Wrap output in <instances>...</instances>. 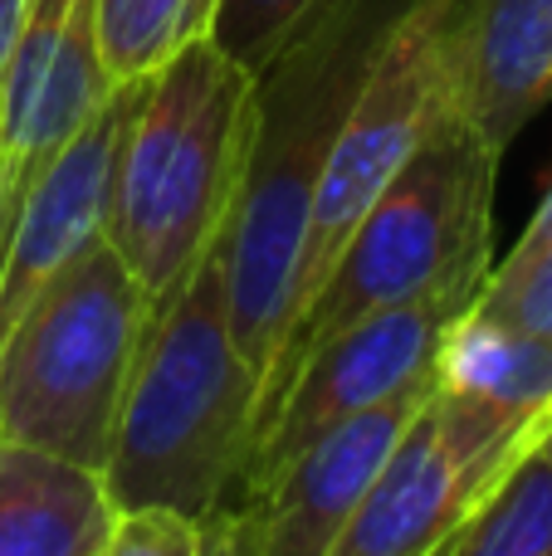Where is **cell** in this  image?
<instances>
[{
	"label": "cell",
	"instance_id": "6da1fadb",
	"mask_svg": "<svg viewBox=\"0 0 552 556\" xmlns=\"http://www.w3.org/2000/svg\"><path fill=\"white\" fill-rule=\"evenodd\" d=\"M260 420V371L235 346L215 240L152 303L127 371L103 489L117 513H181L211 522L235 508Z\"/></svg>",
	"mask_w": 552,
	"mask_h": 556
},
{
	"label": "cell",
	"instance_id": "7a4b0ae2",
	"mask_svg": "<svg viewBox=\"0 0 552 556\" xmlns=\"http://www.w3.org/2000/svg\"><path fill=\"white\" fill-rule=\"evenodd\" d=\"M494 172L499 152L450 98V108L430 123L406 166L367 205L313 298L293 313L260 381V420L284 381L303 366V356L367 313L421 303V298L475 303L494 254Z\"/></svg>",
	"mask_w": 552,
	"mask_h": 556
},
{
	"label": "cell",
	"instance_id": "3957f363",
	"mask_svg": "<svg viewBox=\"0 0 552 556\" xmlns=\"http://www.w3.org/2000/svg\"><path fill=\"white\" fill-rule=\"evenodd\" d=\"M254 113V74L211 35L142 78L117 147L103 240L152 303L211 250L250 156Z\"/></svg>",
	"mask_w": 552,
	"mask_h": 556
},
{
	"label": "cell",
	"instance_id": "277c9868",
	"mask_svg": "<svg viewBox=\"0 0 552 556\" xmlns=\"http://www.w3.org/2000/svg\"><path fill=\"white\" fill-rule=\"evenodd\" d=\"M152 298L98 240L0 342V440L103 473Z\"/></svg>",
	"mask_w": 552,
	"mask_h": 556
},
{
	"label": "cell",
	"instance_id": "5b68a950",
	"mask_svg": "<svg viewBox=\"0 0 552 556\" xmlns=\"http://www.w3.org/2000/svg\"><path fill=\"white\" fill-rule=\"evenodd\" d=\"M469 307V298H421V303H397L367 313L362 323L342 327L323 346L303 356V366L284 381L274 405L264 410L254 430V450L244 464L235 508L254 503L279 469L299 450H309L318 434L411 386L436 381V352L446 327Z\"/></svg>",
	"mask_w": 552,
	"mask_h": 556
},
{
	"label": "cell",
	"instance_id": "8992f818",
	"mask_svg": "<svg viewBox=\"0 0 552 556\" xmlns=\"http://www.w3.org/2000/svg\"><path fill=\"white\" fill-rule=\"evenodd\" d=\"M113 88L98 54L93 0H35L0 74V260L25 195Z\"/></svg>",
	"mask_w": 552,
	"mask_h": 556
},
{
	"label": "cell",
	"instance_id": "52a82bcc",
	"mask_svg": "<svg viewBox=\"0 0 552 556\" xmlns=\"http://www.w3.org/2000/svg\"><path fill=\"white\" fill-rule=\"evenodd\" d=\"M142 98V78L117 84L108 103L88 117V127L59 152V162L35 181L10 230L5 260H0V342L20 323L29 303L54 283L74 260H84L103 240L108 195H113V166L133 108Z\"/></svg>",
	"mask_w": 552,
	"mask_h": 556
},
{
	"label": "cell",
	"instance_id": "ba28073f",
	"mask_svg": "<svg viewBox=\"0 0 552 556\" xmlns=\"http://www.w3.org/2000/svg\"><path fill=\"white\" fill-rule=\"evenodd\" d=\"M436 381L411 386L352 420L333 425L328 434L299 450L279 469V479L244 508L254 513V556H323L333 547L367 489L377 483L381 464L391 459L406 425L430 401Z\"/></svg>",
	"mask_w": 552,
	"mask_h": 556
},
{
	"label": "cell",
	"instance_id": "9c48e42d",
	"mask_svg": "<svg viewBox=\"0 0 552 556\" xmlns=\"http://www.w3.org/2000/svg\"><path fill=\"white\" fill-rule=\"evenodd\" d=\"M499 473L504 469L460 450L430 391V401L397 440L391 459L381 464L367 498L357 503L348 528L333 538L323 556H430Z\"/></svg>",
	"mask_w": 552,
	"mask_h": 556
},
{
	"label": "cell",
	"instance_id": "30bf717a",
	"mask_svg": "<svg viewBox=\"0 0 552 556\" xmlns=\"http://www.w3.org/2000/svg\"><path fill=\"white\" fill-rule=\"evenodd\" d=\"M450 78L455 108L504 156L552 98V0H465Z\"/></svg>",
	"mask_w": 552,
	"mask_h": 556
},
{
	"label": "cell",
	"instance_id": "8fae6325",
	"mask_svg": "<svg viewBox=\"0 0 552 556\" xmlns=\"http://www.w3.org/2000/svg\"><path fill=\"white\" fill-rule=\"evenodd\" d=\"M113 528L98 469L0 440V556H98Z\"/></svg>",
	"mask_w": 552,
	"mask_h": 556
},
{
	"label": "cell",
	"instance_id": "7c38bea8",
	"mask_svg": "<svg viewBox=\"0 0 552 556\" xmlns=\"http://www.w3.org/2000/svg\"><path fill=\"white\" fill-rule=\"evenodd\" d=\"M446 556H552V425L479 493L450 532Z\"/></svg>",
	"mask_w": 552,
	"mask_h": 556
},
{
	"label": "cell",
	"instance_id": "4fadbf2b",
	"mask_svg": "<svg viewBox=\"0 0 552 556\" xmlns=\"http://www.w3.org/2000/svg\"><path fill=\"white\" fill-rule=\"evenodd\" d=\"M215 5L221 0H93V35L108 78H152L191 39L211 35Z\"/></svg>",
	"mask_w": 552,
	"mask_h": 556
},
{
	"label": "cell",
	"instance_id": "5bb4252c",
	"mask_svg": "<svg viewBox=\"0 0 552 556\" xmlns=\"http://www.w3.org/2000/svg\"><path fill=\"white\" fill-rule=\"evenodd\" d=\"M318 5L323 0H221L211 20V39L260 78L269 59L299 35V25Z\"/></svg>",
	"mask_w": 552,
	"mask_h": 556
},
{
	"label": "cell",
	"instance_id": "9a60e30c",
	"mask_svg": "<svg viewBox=\"0 0 552 556\" xmlns=\"http://www.w3.org/2000/svg\"><path fill=\"white\" fill-rule=\"evenodd\" d=\"M469 307L514 327V332L552 342V250L509 254L499 269L485 274V283H479Z\"/></svg>",
	"mask_w": 552,
	"mask_h": 556
},
{
	"label": "cell",
	"instance_id": "2e32d148",
	"mask_svg": "<svg viewBox=\"0 0 552 556\" xmlns=\"http://www.w3.org/2000/svg\"><path fill=\"white\" fill-rule=\"evenodd\" d=\"M205 522H191L181 513L142 508V513H117L113 538L103 542L98 556H201Z\"/></svg>",
	"mask_w": 552,
	"mask_h": 556
},
{
	"label": "cell",
	"instance_id": "e0dca14e",
	"mask_svg": "<svg viewBox=\"0 0 552 556\" xmlns=\"http://www.w3.org/2000/svg\"><path fill=\"white\" fill-rule=\"evenodd\" d=\"M201 556H254V513L250 508L215 513V518L205 522Z\"/></svg>",
	"mask_w": 552,
	"mask_h": 556
},
{
	"label": "cell",
	"instance_id": "ac0fdd59",
	"mask_svg": "<svg viewBox=\"0 0 552 556\" xmlns=\"http://www.w3.org/2000/svg\"><path fill=\"white\" fill-rule=\"evenodd\" d=\"M29 5H35V0H0V74H5V59H10V49H15L20 29H25Z\"/></svg>",
	"mask_w": 552,
	"mask_h": 556
},
{
	"label": "cell",
	"instance_id": "d6986e66",
	"mask_svg": "<svg viewBox=\"0 0 552 556\" xmlns=\"http://www.w3.org/2000/svg\"><path fill=\"white\" fill-rule=\"evenodd\" d=\"M538 250H552V191L543 195V205L534 211V220H528L524 240L514 244V254H538Z\"/></svg>",
	"mask_w": 552,
	"mask_h": 556
},
{
	"label": "cell",
	"instance_id": "ffe728a7",
	"mask_svg": "<svg viewBox=\"0 0 552 556\" xmlns=\"http://www.w3.org/2000/svg\"><path fill=\"white\" fill-rule=\"evenodd\" d=\"M446 542H450V538H446ZM446 542H440V547H436V552H430V556H446Z\"/></svg>",
	"mask_w": 552,
	"mask_h": 556
},
{
	"label": "cell",
	"instance_id": "44dd1931",
	"mask_svg": "<svg viewBox=\"0 0 552 556\" xmlns=\"http://www.w3.org/2000/svg\"><path fill=\"white\" fill-rule=\"evenodd\" d=\"M548 425H552V420H548Z\"/></svg>",
	"mask_w": 552,
	"mask_h": 556
}]
</instances>
